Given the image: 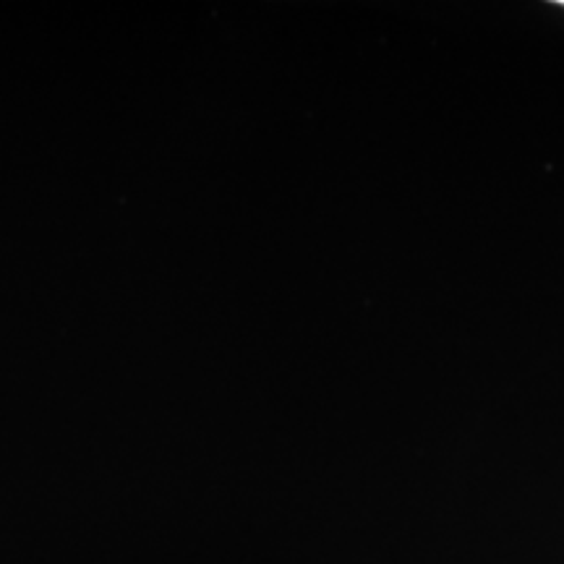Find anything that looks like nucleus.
Segmentation results:
<instances>
[{"mask_svg": "<svg viewBox=\"0 0 564 564\" xmlns=\"http://www.w3.org/2000/svg\"><path fill=\"white\" fill-rule=\"evenodd\" d=\"M556 6H562V9H564V0H560V3H556Z\"/></svg>", "mask_w": 564, "mask_h": 564, "instance_id": "f257e3e1", "label": "nucleus"}]
</instances>
